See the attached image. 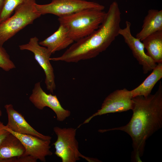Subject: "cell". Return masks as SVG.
Wrapping results in <instances>:
<instances>
[{"label": "cell", "instance_id": "obj_1", "mask_svg": "<svg viewBox=\"0 0 162 162\" xmlns=\"http://www.w3.org/2000/svg\"><path fill=\"white\" fill-rule=\"evenodd\" d=\"M133 113L126 125L112 128L99 130L104 133L119 130L131 137L133 151L132 161L141 162L140 157L144 152L146 140L162 127V84L160 82L157 91L147 98L142 96L133 97Z\"/></svg>", "mask_w": 162, "mask_h": 162}, {"label": "cell", "instance_id": "obj_2", "mask_svg": "<svg viewBox=\"0 0 162 162\" xmlns=\"http://www.w3.org/2000/svg\"><path fill=\"white\" fill-rule=\"evenodd\" d=\"M121 13L116 1L110 5L105 19L96 30L76 41L59 57L50 61L76 63L94 58L105 50L119 35Z\"/></svg>", "mask_w": 162, "mask_h": 162}, {"label": "cell", "instance_id": "obj_3", "mask_svg": "<svg viewBox=\"0 0 162 162\" xmlns=\"http://www.w3.org/2000/svg\"><path fill=\"white\" fill-rule=\"evenodd\" d=\"M106 14L103 10L88 9L58 17V20L60 24L67 29L69 37L76 42L98 29Z\"/></svg>", "mask_w": 162, "mask_h": 162}, {"label": "cell", "instance_id": "obj_4", "mask_svg": "<svg viewBox=\"0 0 162 162\" xmlns=\"http://www.w3.org/2000/svg\"><path fill=\"white\" fill-rule=\"evenodd\" d=\"M35 0H26L15 9L14 15L0 23V46L41 15L37 11Z\"/></svg>", "mask_w": 162, "mask_h": 162}, {"label": "cell", "instance_id": "obj_5", "mask_svg": "<svg viewBox=\"0 0 162 162\" xmlns=\"http://www.w3.org/2000/svg\"><path fill=\"white\" fill-rule=\"evenodd\" d=\"M57 136L56 140L53 143L55 149V154L60 158L62 162H75L80 158L89 162H99L97 159L90 158L82 155L79 150V144L76 138V129L73 128H53Z\"/></svg>", "mask_w": 162, "mask_h": 162}, {"label": "cell", "instance_id": "obj_6", "mask_svg": "<svg viewBox=\"0 0 162 162\" xmlns=\"http://www.w3.org/2000/svg\"><path fill=\"white\" fill-rule=\"evenodd\" d=\"M35 7L41 15L52 14L58 17L88 9L103 10L105 8L97 3L85 0H52L46 4L36 3Z\"/></svg>", "mask_w": 162, "mask_h": 162}, {"label": "cell", "instance_id": "obj_7", "mask_svg": "<svg viewBox=\"0 0 162 162\" xmlns=\"http://www.w3.org/2000/svg\"><path fill=\"white\" fill-rule=\"evenodd\" d=\"M38 40L36 37L31 38L28 43L20 45L19 47L21 50H28L34 54L35 59L44 72L46 89L53 93L56 85L53 68L50 62L52 54L46 48L40 45Z\"/></svg>", "mask_w": 162, "mask_h": 162}, {"label": "cell", "instance_id": "obj_8", "mask_svg": "<svg viewBox=\"0 0 162 162\" xmlns=\"http://www.w3.org/2000/svg\"><path fill=\"white\" fill-rule=\"evenodd\" d=\"M132 98L130 91L126 88L114 91L106 98L100 109L86 119L82 124L89 123L97 116L132 110L133 106Z\"/></svg>", "mask_w": 162, "mask_h": 162}, {"label": "cell", "instance_id": "obj_9", "mask_svg": "<svg viewBox=\"0 0 162 162\" xmlns=\"http://www.w3.org/2000/svg\"><path fill=\"white\" fill-rule=\"evenodd\" d=\"M29 99L39 110H42L46 107L50 108L56 114L57 120L58 121H63L70 115L69 110L62 107L56 95L47 94L43 90L40 82L35 84Z\"/></svg>", "mask_w": 162, "mask_h": 162}, {"label": "cell", "instance_id": "obj_10", "mask_svg": "<svg viewBox=\"0 0 162 162\" xmlns=\"http://www.w3.org/2000/svg\"><path fill=\"white\" fill-rule=\"evenodd\" d=\"M125 25V28L120 29L119 34L123 37L125 43L131 50L134 56L139 64L142 65L143 73L146 74L152 70L157 64L145 52L142 41L131 34L130 22L126 21Z\"/></svg>", "mask_w": 162, "mask_h": 162}, {"label": "cell", "instance_id": "obj_11", "mask_svg": "<svg viewBox=\"0 0 162 162\" xmlns=\"http://www.w3.org/2000/svg\"><path fill=\"white\" fill-rule=\"evenodd\" d=\"M4 128L16 136L20 141L25 149L22 156H30L36 160L45 162L46 158L52 154L50 151L51 140H45L36 136L14 132L4 126Z\"/></svg>", "mask_w": 162, "mask_h": 162}, {"label": "cell", "instance_id": "obj_12", "mask_svg": "<svg viewBox=\"0 0 162 162\" xmlns=\"http://www.w3.org/2000/svg\"><path fill=\"white\" fill-rule=\"evenodd\" d=\"M4 108L8 117V123L5 126L8 129L18 133L30 135L44 140H51V136L40 133L32 127L23 116L14 109L12 104L5 105Z\"/></svg>", "mask_w": 162, "mask_h": 162}, {"label": "cell", "instance_id": "obj_13", "mask_svg": "<svg viewBox=\"0 0 162 162\" xmlns=\"http://www.w3.org/2000/svg\"><path fill=\"white\" fill-rule=\"evenodd\" d=\"M74 42L69 36L66 28L60 24L55 32L39 44L46 48L52 54L66 48Z\"/></svg>", "mask_w": 162, "mask_h": 162}, {"label": "cell", "instance_id": "obj_14", "mask_svg": "<svg viewBox=\"0 0 162 162\" xmlns=\"http://www.w3.org/2000/svg\"><path fill=\"white\" fill-rule=\"evenodd\" d=\"M162 31V10L150 9L145 17L141 30L136 35L141 41L156 32Z\"/></svg>", "mask_w": 162, "mask_h": 162}, {"label": "cell", "instance_id": "obj_15", "mask_svg": "<svg viewBox=\"0 0 162 162\" xmlns=\"http://www.w3.org/2000/svg\"><path fill=\"white\" fill-rule=\"evenodd\" d=\"M25 152V149L19 140L10 133L0 146V162H6L12 158L22 156Z\"/></svg>", "mask_w": 162, "mask_h": 162}, {"label": "cell", "instance_id": "obj_16", "mask_svg": "<svg viewBox=\"0 0 162 162\" xmlns=\"http://www.w3.org/2000/svg\"><path fill=\"white\" fill-rule=\"evenodd\" d=\"M151 74L140 85L130 92L133 98L142 96L147 98L151 93L155 85L162 78V63L157 64Z\"/></svg>", "mask_w": 162, "mask_h": 162}, {"label": "cell", "instance_id": "obj_17", "mask_svg": "<svg viewBox=\"0 0 162 162\" xmlns=\"http://www.w3.org/2000/svg\"><path fill=\"white\" fill-rule=\"evenodd\" d=\"M142 41L146 54L156 64L162 63V31L152 33Z\"/></svg>", "mask_w": 162, "mask_h": 162}, {"label": "cell", "instance_id": "obj_18", "mask_svg": "<svg viewBox=\"0 0 162 162\" xmlns=\"http://www.w3.org/2000/svg\"><path fill=\"white\" fill-rule=\"evenodd\" d=\"M26 0H4L0 13V23L9 18L15 8Z\"/></svg>", "mask_w": 162, "mask_h": 162}, {"label": "cell", "instance_id": "obj_19", "mask_svg": "<svg viewBox=\"0 0 162 162\" xmlns=\"http://www.w3.org/2000/svg\"><path fill=\"white\" fill-rule=\"evenodd\" d=\"M16 66L2 46H0V68L6 71L15 68Z\"/></svg>", "mask_w": 162, "mask_h": 162}, {"label": "cell", "instance_id": "obj_20", "mask_svg": "<svg viewBox=\"0 0 162 162\" xmlns=\"http://www.w3.org/2000/svg\"><path fill=\"white\" fill-rule=\"evenodd\" d=\"M4 125L0 122V146L6 139L10 133L4 128Z\"/></svg>", "mask_w": 162, "mask_h": 162}, {"label": "cell", "instance_id": "obj_21", "mask_svg": "<svg viewBox=\"0 0 162 162\" xmlns=\"http://www.w3.org/2000/svg\"><path fill=\"white\" fill-rule=\"evenodd\" d=\"M4 3V0H0V13L2 9Z\"/></svg>", "mask_w": 162, "mask_h": 162}, {"label": "cell", "instance_id": "obj_22", "mask_svg": "<svg viewBox=\"0 0 162 162\" xmlns=\"http://www.w3.org/2000/svg\"><path fill=\"white\" fill-rule=\"evenodd\" d=\"M2 115V112L1 110L0 109V117Z\"/></svg>", "mask_w": 162, "mask_h": 162}, {"label": "cell", "instance_id": "obj_23", "mask_svg": "<svg viewBox=\"0 0 162 162\" xmlns=\"http://www.w3.org/2000/svg\"></svg>", "mask_w": 162, "mask_h": 162}]
</instances>
